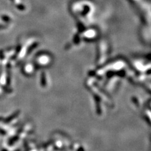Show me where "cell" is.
<instances>
[{
    "label": "cell",
    "mask_w": 151,
    "mask_h": 151,
    "mask_svg": "<svg viewBox=\"0 0 151 151\" xmlns=\"http://www.w3.org/2000/svg\"><path fill=\"white\" fill-rule=\"evenodd\" d=\"M1 18H2V20L4 21V22H9L11 21V19H10L8 16H7V15H3V16H1Z\"/></svg>",
    "instance_id": "obj_1"
},
{
    "label": "cell",
    "mask_w": 151,
    "mask_h": 151,
    "mask_svg": "<svg viewBox=\"0 0 151 151\" xmlns=\"http://www.w3.org/2000/svg\"><path fill=\"white\" fill-rule=\"evenodd\" d=\"M16 8L20 10H23L25 8V7H24L23 4H17V5H16Z\"/></svg>",
    "instance_id": "obj_2"
},
{
    "label": "cell",
    "mask_w": 151,
    "mask_h": 151,
    "mask_svg": "<svg viewBox=\"0 0 151 151\" xmlns=\"http://www.w3.org/2000/svg\"><path fill=\"white\" fill-rule=\"evenodd\" d=\"M5 26L3 25H0V29H3V28H5Z\"/></svg>",
    "instance_id": "obj_3"
},
{
    "label": "cell",
    "mask_w": 151,
    "mask_h": 151,
    "mask_svg": "<svg viewBox=\"0 0 151 151\" xmlns=\"http://www.w3.org/2000/svg\"><path fill=\"white\" fill-rule=\"evenodd\" d=\"M10 1H12V2H14V1H15V0H10Z\"/></svg>",
    "instance_id": "obj_4"
}]
</instances>
